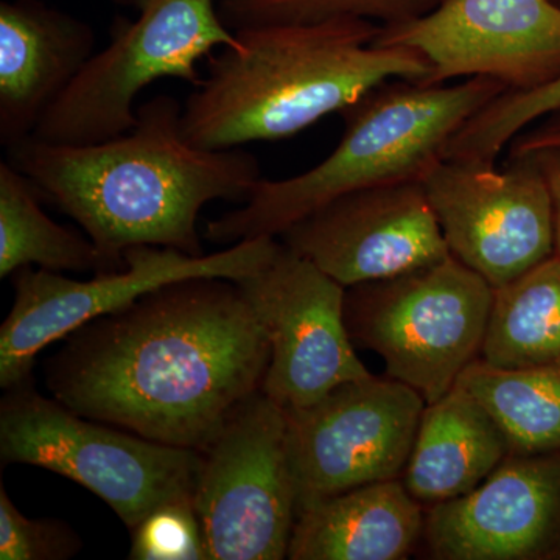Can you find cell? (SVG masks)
<instances>
[{"label":"cell","mask_w":560,"mask_h":560,"mask_svg":"<svg viewBox=\"0 0 560 560\" xmlns=\"http://www.w3.org/2000/svg\"><path fill=\"white\" fill-rule=\"evenodd\" d=\"M438 560L560 559V453H511L477 489L425 508Z\"/></svg>","instance_id":"9a60e30c"},{"label":"cell","mask_w":560,"mask_h":560,"mask_svg":"<svg viewBox=\"0 0 560 560\" xmlns=\"http://www.w3.org/2000/svg\"><path fill=\"white\" fill-rule=\"evenodd\" d=\"M511 455L492 416L455 385L427 405L400 480L423 508L459 499L488 480Z\"/></svg>","instance_id":"ac0fdd59"},{"label":"cell","mask_w":560,"mask_h":560,"mask_svg":"<svg viewBox=\"0 0 560 560\" xmlns=\"http://www.w3.org/2000/svg\"><path fill=\"white\" fill-rule=\"evenodd\" d=\"M492 300L488 280L448 256L346 289L345 319L352 341L378 353L388 377L430 405L480 359Z\"/></svg>","instance_id":"52a82bcc"},{"label":"cell","mask_w":560,"mask_h":560,"mask_svg":"<svg viewBox=\"0 0 560 560\" xmlns=\"http://www.w3.org/2000/svg\"><path fill=\"white\" fill-rule=\"evenodd\" d=\"M374 43L422 55L430 65L425 84L485 77L528 92L560 77V3L442 0L425 16L385 25Z\"/></svg>","instance_id":"4fadbf2b"},{"label":"cell","mask_w":560,"mask_h":560,"mask_svg":"<svg viewBox=\"0 0 560 560\" xmlns=\"http://www.w3.org/2000/svg\"><path fill=\"white\" fill-rule=\"evenodd\" d=\"M382 25L340 18L238 28L183 106V130L208 150L241 149L307 130L389 80L423 83L430 65L407 47L377 46Z\"/></svg>","instance_id":"3957f363"},{"label":"cell","mask_w":560,"mask_h":560,"mask_svg":"<svg viewBox=\"0 0 560 560\" xmlns=\"http://www.w3.org/2000/svg\"><path fill=\"white\" fill-rule=\"evenodd\" d=\"M482 361L501 370L560 366V256L493 289Z\"/></svg>","instance_id":"d6986e66"},{"label":"cell","mask_w":560,"mask_h":560,"mask_svg":"<svg viewBox=\"0 0 560 560\" xmlns=\"http://www.w3.org/2000/svg\"><path fill=\"white\" fill-rule=\"evenodd\" d=\"M345 289L452 256L422 180L350 191L280 235Z\"/></svg>","instance_id":"5bb4252c"},{"label":"cell","mask_w":560,"mask_h":560,"mask_svg":"<svg viewBox=\"0 0 560 560\" xmlns=\"http://www.w3.org/2000/svg\"><path fill=\"white\" fill-rule=\"evenodd\" d=\"M131 533L130 559L208 560L194 503L161 508Z\"/></svg>","instance_id":"d4e9b609"},{"label":"cell","mask_w":560,"mask_h":560,"mask_svg":"<svg viewBox=\"0 0 560 560\" xmlns=\"http://www.w3.org/2000/svg\"><path fill=\"white\" fill-rule=\"evenodd\" d=\"M135 7V21H119L108 47L95 51L75 80L44 114L33 136L51 143L102 142L138 121L136 101L154 81L197 86L200 65L215 49L237 47L217 0H116Z\"/></svg>","instance_id":"8992f818"},{"label":"cell","mask_w":560,"mask_h":560,"mask_svg":"<svg viewBox=\"0 0 560 560\" xmlns=\"http://www.w3.org/2000/svg\"><path fill=\"white\" fill-rule=\"evenodd\" d=\"M506 91L485 77L456 84L386 81L342 110L345 132L326 160L291 178L261 179L243 208L209 221L206 238L220 245L278 238L350 191L422 180L444 160L453 136Z\"/></svg>","instance_id":"277c9868"},{"label":"cell","mask_w":560,"mask_h":560,"mask_svg":"<svg viewBox=\"0 0 560 560\" xmlns=\"http://www.w3.org/2000/svg\"><path fill=\"white\" fill-rule=\"evenodd\" d=\"M495 164L441 160L422 184L448 250L493 289L556 253L547 180L530 156Z\"/></svg>","instance_id":"8fae6325"},{"label":"cell","mask_w":560,"mask_h":560,"mask_svg":"<svg viewBox=\"0 0 560 560\" xmlns=\"http://www.w3.org/2000/svg\"><path fill=\"white\" fill-rule=\"evenodd\" d=\"M35 189L11 162L0 164V278L33 265L54 272L114 271L90 237L60 226L40 209Z\"/></svg>","instance_id":"ffe728a7"},{"label":"cell","mask_w":560,"mask_h":560,"mask_svg":"<svg viewBox=\"0 0 560 560\" xmlns=\"http://www.w3.org/2000/svg\"><path fill=\"white\" fill-rule=\"evenodd\" d=\"M10 162L77 221L110 270L136 246L202 256L198 217L215 200L246 201L261 179L259 161L241 149L208 150L183 130V106L160 95L138 108L130 131L69 145L28 136Z\"/></svg>","instance_id":"7a4b0ae2"},{"label":"cell","mask_w":560,"mask_h":560,"mask_svg":"<svg viewBox=\"0 0 560 560\" xmlns=\"http://www.w3.org/2000/svg\"><path fill=\"white\" fill-rule=\"evenodd\" d=\"M456 385L492 416L511 453H560V366L501 370L478 359Z\"/></svg>","instance_id":"44dd1931"},{"label":"cell","mask_w":560,"mask_h":560,"mask_svg":"<svg viewBox=\"0 0 560 560\" xmlns=\"http://www.w3.org/2000/svg\"><path fill=\"white\" fill-rule=\"evenodd\" d=\"M81 550L80 537L55 518L31 521L0 486V559L65 560Z\"/></svg>","instance_id":"cb8c5ba5"},{"label":"cell","mask_w":560,"mask_h":560,"mask_svg":"<svg viewBox=\"0 0 560 560\" xmlns=\"http://www.w3.org/2000/svg\"><path fill=\"white\" fill-rule=\"evenodd\" d=\"M425 508L400 478L371 482L298 514L290 560H404L418 548Z\"/></svg>","instance_id":"e0dca14e"},{"label":"cell","mask_w":560,"mask_h":560,"mask_svg":"<svg viewBox=\"0 0 560 560\" xmlns=\"http://www.w3.org/2000/svg\"><path fill=\"white\" fill-rule=\"evenodd\" d=\"M425 407L411 386L370 375L287 411L298 514L346 490L401 478Z\"/></svg>","instance_id":"30bf717a"},{"label":"cell","mask_w":560,"mask_h":560,"mask_svg":"<svg viewBox=\"0 0 560 560\" xmlns=\"http://www.w3.org/2000/svg\"><path fill=\"white\" fill-rule=\"evenodd\" d=\"M525 156L536 161L550 189L552 210H555L556 254L560 256V147L533 151Z\"/></svg>","instance_id":"4316f807"},{"label":"cell","mask_w":560,"mask_h":560,"mask_svg":"<svg viewBox=\"0 0 560 560\" xmlns=\"http://www.w3.org/2000/svg\"><path fill=\"white\" fill-rule=\"evenodd\" d=\"M47 361L54 399L83 418L205 452L261 390L271 346L237 282L194 278L98 316Z\"/></svg>","instance_id":"6da1fadb"},{"label":"cell","mask_w":560,"mask_h":560,"mask_svg":"<svg viewBox=\"0 0 560 560\" xmlns=\"http://www.w3.org/2000/svg\"><path fill=\"white\" fill-rule=\"evenodd\" d=\"M208 560H282L298 518L287 411L261 390L202 452L194 497Z\"/></svg>","instance_id":"9c48e42d"},{"label":"cell","mask_w":560,"mask_h":560,"mask_svg":"<svg viewBox=\"0 0 560 560\" xmlns=\"http://www.w3.org/2000/svg\"><path fill=\"white\" fill-rule=\"evenodd\" d=\"M558 109L560 77L537 90L503 92L453 136L444 160L495 164L518 132Z\"/></svg>","instance_id":"603a6c76"},{"label":"cell","mask_w":560,"mask_h":560,"mask_svg":"<svg viewBox=\"0 0 560 560\" xmlns=\"http://www.w3.org/2000/svg\"><path fill=\"white\" fill-rule=\"evenodd\" d=\"M270 340L261 393L285 411L342 383L370 377L345 319L346 289L280 242L260 270L237 280Z\"/></svg>","instance_id":"7c38bea8"},{"label":"cell","mask_w":560,"mask_h":560,"mask_svg":"<svg viewBox=\"0 0 560 560\" xmlns=\"http://www.w3.org/2000/svg\"><path fill=\"white\" fill-rule=\"evenodd\" d=\"M556 2L560 3V0H556Z\"/></svg>","instance_id":"83f0119b"},{"label":"cell","mask_w":560,"mask_h":560,"mask_svg":"<svg viewBox=\"0 0 560 560\" xmlns=\"http://www.w3.org/2000/svg\"><path fill=\"white\" fill-rule=\"evenodd\" d=\"M279 245L278 238L257 237L202 256L162 246H136L125 253L124 268L97 272L90 280L22 268L14 272L13 307L0 327V386L7 390L27 382L40 350L90 320L121 311L179 280L237 282L260 270Z\"/></svg>","instance_id":"ba28073f"},{"label":"cell","mask_w":560,"mask_h":560,"mask_svg":"<svg viewBox=\"0 0 560 560\" xmlns=\"http://www.w3.org/2000/svg\"><path fill=\"white\" fill-rule=\"evenodd\" d=\"M2 466L31 464L95 493L132 530L153 512L194 503L202 452L147 440L43 397L31 378L0 405Z\"/></svg>","instance_id":"5b68a950"},{"label":"cell","mask_w":560,"mask_h":560,"mask_svg":"<svg viewBox=\"0 0 560 560\" xmlns=\"http://www.w3.org/2000/svg\"><path fill=\"white\" fill-rule=\"evenodd\" d=\"M552 147H560V109L518 132L508 145V158L525 156L533 151Z\"/></svg>","instance_id":"484cf974"},{"label":"cell","mask_w":560,"mask_h":560,"mask_svg":"<svg viewBox=\"0 0 560 560\" xmlns=\"http://www.w3.org/2000/svg\"><path fill=\"white\" fill-rule=\"evenodd\" d=\"M442 0H219L223 21L232 28L352 18L385 25L425 16Z\"/></svg>","instance_id":"7402d4cb"},{"label":"cell","mask_w":560,"mask_h":560,"mask_svg":"<svg viewBox=\"0 0 560 560\" xmlns=\"http://www.w3.org/2000/svg\"><path fill=\"white\" fill-rule=\"evenodd\" d=\"M95 33L39 0L0 5V142L7 149L38 128L95 54Z\"/></svg>","instance_id":"2e32d148"}]
</instances>
